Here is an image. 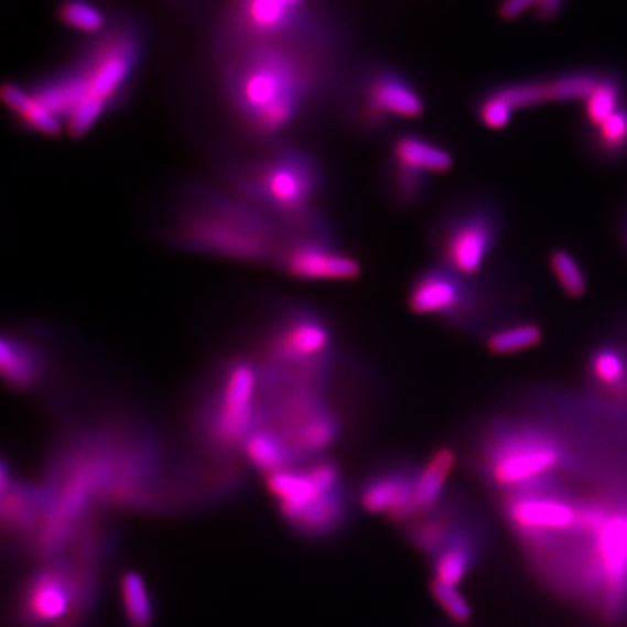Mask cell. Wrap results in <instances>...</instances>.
I'll return each instance as SVG.
<instances>
[{"label": "cell", "mask_w": 627, "mask_h": 627, "mask_svg": "<svg viewBox=\"0 0 627 627\" xmlns=\"http://www.w3.org/2000/svg\"><path fill=\"white\" fill-rule=\"evenodd\" d=\"M77 607V582L67 556L44 561L18 593V624L23 627H65Z\"/></svg>", "instance_id": "9"}, {"label": "cell", "mask_w": 627, "mask_h": 627, "mask_svg": "<svg viewBox=\"0 0 627 627\" xmlns=\"http://www.w3.org/2000/svg\"><path fill=\"white\" fill-rule=\"evenodd\" d=\"M502 511L507 525L528 544H548L581 532L582 502L554 488L504 494Z\"/></svg>", "instance_id": "8"}, {"label": "cell", "mask_w": 627, "mask_h": 627, "mask_svg": "<svg viewBox=\"0 0 627 627\" xmlns=\"http://www.w3.org/2000/svg\"><path fill=\"white\" fill-rule=\"evenodd\" d=\"M58 18L63 25L84 34H98L105 26V14L88 0H63L58 6Z\"/></svg>", "instance_id": "36"}, {"label": "cell", "mask_w": 627, "mask_h": 627, "mask_svg": "<svg viewBox=\"0 0 627 627\" xmlns=\"http://www.w3.org/2000/svg\"><path fill=\"white\" fill-rule=\"evenodd\" d=\"M391 161L424 175L446 173L453 166L448 150L420 134H401L392 143Z\"/></svg>", "instance_id": "21"}, {"label": "cell", "mask_w": 627, "mask_h": 627, "mask_svg": "<svg viewBox=\"0 0 627 627\" xmlns=\"http://www.w3.org/2000/svg\"><path fill=\"white\" fill-rule=\"evenodd\" d=\"M274 263L302 281H349L361 274L358 260L335 245L320 213L283 221V241Z\"/></svg>", "instance_id": "6"}, {"label": "cell", "mask_w": 627, "mask_h": 627, "mask_svg": "<svg viewBox=\"0 0 627 627\" xmlns=\"http://www.w3.org/2000/svg\"><path fill=\"white\" fill-rule=\"evenodd\" d=\"M483 473L495 488L515 494L545 486L570 462L565 446L551 432L516 424L494 432L483 448Z\"/></svg>", "instance_id": "5"}, {"label": "cell", "mask_w": 627, "mask_h": 627, "mask_svg": "<svg viewBox=\"0 0 627 627\" xmlns=\"http://www.w3.org/2000/svg\"><path fill=\"white\" fill-rule=\"evenodd\" d=\"M50 354L35 335L26 332H6L2 335L0 371L13 391H37L50 374Z\"/></svg>", "instance_id": "17"}, {"label": "cell", "mask_w": 627, "mask_h": 627, "mask_svg": "<svg viewBox=\"0 0 627 627\" xmlns=\"http://www.w3.org/2000/svg\"><path fill=\"white\" fill-rule=\"evenodd\" d=\"M337 361L335 337L320 312L287 309L270 326L258 365L274 370H312Z\"/></svg>", "instance_id": "7"}, {"label": "cell", "mask_w": 627, "mask_h": 627, "mask_svg": "<svg viewBox=\"0 0 627 627\" xmlns=\"http://www.w3.org/2000/svg\"><path fill=\"white\" fill-rule=\"evenodd\" d=\"M309 84L299 63L281 54H262L230 79V98L251 133L275 138L302 112Z\"/></svg>", "instance_id": "4"}, {"label": "cell", "mask_w": 627, "mask_h": 627, "mask_svg": "<svg viewBox=\"0 0 627 627\" xmlns=\"http://www.w3.org/2000/svg\"><path fill=\"white\" fill-rule=\"evenodd\" d=\"M590 374L603 389L623 391L627 383L626 358L614 347H599L591 356Z\"/></svg>", "instance_id": "31"}, {"label": "cell", "mask_w": 627, "mask_h": 627, "mask_svg": "<svg viewBox=\"0 0 627 627\" xmlns=\"http://www.w3.org/2000/svg\"><path fill=\"white\" fill-rule=\"evenodd\" d=\"M473 299L474 290L466 278L441 266L419 274L408 293V305L420 316L458 317Z\"/></svg>", "instance_id": "15"}, {"label": "cell", "mask_w": 627, "mask_h": 627, "mask_svg": "<svg viewBox=\"0 0 627 627\" xmlns=\"http://www.w3.org/2000/svg\"><path fill=\"white\" fill-rule=\"evenodd\" d=\"M349 518V488L345 485L312 500L302 511L288 518L287 523L304 539L328 540L347 527Z\"/></svg>", "instance_id": "18"}, {"label": "cell", "mask_w": 627, "mask_h": 627, "mask_svg": "<svg viewBox=\"0 0 627 627\" xmlns=\"http://www.w3.org/2000/svg\"><path fill=\"white\" fill-rule=\"evenodd\" d=\"M500 236V218L488 206L452 213L437 236L443 267L462 278L478 274Z\"/></svg>", "instance_id": "10"}, {"label": "cell", "mask_w": 627, "mask_h": 627, "mask_svg": "<svg viewBox=\"0 0 627 627\" xmlns=\"http://www.w3.org/2000/svg\"><path fill=\"white\" fill-rule=\"evenodd\" d=\"M542 340V329L533 323L511 324L507 328L491 333L486 347L494 354L506 356V354L521 353V350L532 349Z\"/></svg>", "instance_id": "32"}, {"label": "cell", "mask_w": 627, "mask_h": 627, "mask_svg": "<svg viewBox=\"0 0 627 627\" xmlns=\"http://www.w3.org/2000/svg\"><path fill=\"white\" fill-rule=\"evenodd\" d=\"M425 110L424 96L403 72L380 68L371 72L363 84V126L378 128L391 119H417Z\"/></svg>", "instance_id": "13"}, {"label": "cell", "mask_w": 627, "mask_h": 627, "mask_svg": "<svg viewBox=\"0 0 627 627\" xmlns=\"http://www.w3.org/2000/svg\"><path fill=\"white\" fill-rule=\"evenodd\" d=\"M260 368L257 359L234 356L209 375L192 412V432L216 462H236L260 425Z\"/></svg>", "instance_id": "2"}, {"label": "cell", "mask_w": 627, "mask_h": 627, "mask_svg": "<svg viewBox=\"0 0 627 627\" xmlns=\"http://www.w3.org/2000/svg\"><path fill=\"white\" fill-rule=\"evenodd\" d=\"M488 93L512 113L549 104L545 79L515 80L495 86Z\"/></svg>", "instance_id": "30"}, {"label": "cell", "mask_w": 627, "mask_h": 627, "mask_svg": "<svg viewBox=\"0 0 627 627\" xmlns=\"http://www.w3.org/2000/svg\"><path fill=\"white\" fill-rule=\"evenodd\" d=\"M387 171H389V176H387L389 192L399 206H413L425 196L429 187V175L399 166L392 161Z\"/></svg>", "instance_id": "33"}, {"label": "cell", "mask_w": 627, "mask_h": 627, "mask_svg": "<svg viewBox=\"0 0 627 627\" xmlns=\"http://www.w3.org/2000/svg\"><path fill=\"white\" fill-rule=\"evenodd\" d=\"M44 515V494L39 483L21 482L14 476L8 461L0 471V516L6 536L25 544L37 533Z\"/></svg>", "instance_id": "16"}, {"label": "cell", "mask_w": 627, "mask_h": 627, "mask_svg": "<svg viewBox=\"0 0 627 627\" xmlns=\"http://www.w3.org/2000/svg\"><path fill=\"white\" fill-rule=\"evenodd\" d=\"M603 72L598 68H575L545 77L549 104H569V101H586L587 96L596 88Z\"/></svg>", "instance_id": "26"}, {"label": "cell", "mask_w": 627, "mask_h": 627, "mask_svg": "<svg viewBox=\"0 0 627 627\" xmlns=\"http://www.w3.org/2000/svg\"><path fill=\"white\" fill-rule=\"evenodd\" d=\"M591 572L599 584L602 614L619 620L627 610V509L612 507L593 536Z\"/></svg>", "instance_id": "11"}, {"label": "cell", "mask_w": 627, "mask_h": 627, "mask_svg": "<svg viewBox=\"0 0 627 627\" xmlns=\"http://www.w3.org/2000/svg\"><path fill=\"white\" fill-rule=\"evenodd\" d=\"M549 266L553 270L554 278L561 290L572 299H579L587 290V279L582 270L581 263L574 255L565 250H554L549 257Z\"/></svg>", "instance_id": "35"}, {"label": "cell", "mask_w": 627, "mask_h": 627, "mask_svg": "<svg viewBox=\"0 0 627 627\" xmlns=\"http://www.w3.org/2000/svg\"><path fill=\"white\" fill-rule=\"evenodd\" d=\"M591 147L607 161L627 158V104L608 117L607 121L590 131Z\"/></svg>", "instance_id": "29"}, {"label": "cell", "mask_w": 627, "mask_h": 627, "mask_svg": "<svg viewBox=\"0 0 627 627\" xmlns=\"http://www.w3.org/2000/svg\"><path fill=\"white\" fill-rule=\"evenodd\" d=\"M624 239H626V245H627V224H626V230H624Z\"/></svg>", "instance_id": "38"}, {"label": "cell", "mask_w": 627, "mask_h": 627, "mask_svg": "<svg viewBox=\"0 0 627 627\" xmlns=\"http://www.w3.org/2000/svg\"><path fill=\"white\" fill-rule=\"evenodd\" d=\"M462 523L464 521L461 520L455 506L445 504V506L437 507L436 511L420 516L404 527H407L408 540L419 549L420 553L432 558L452 539L453 533L457 532Z\"/></svg>", "instance_id": "20"}, {"label": "cell", "mask_w": 627, "mask_h": 627, "mask_svg": "<svg viewBox=\"0 0 627 627\" xmlns=\"http://www.w3.org/2000/svg\"><path fill=\"white\" fill-rule=\"evenodd\" d=\"M483 551H485V536L467 521L462 523L452 539L432 556L434 579L457 587L482 560Z\"/></svg>", "instance_id": "19"}, {"label": "cell", "mask_w": 627, "mask_h": 627, "mask_svg": "<svg viewBox=\"0 0 627 627\" xmlns=\"http://www.w3.org/2000/svg\"><path fill=\"white\" fill-rule=\"evenodd\" d=\"M455 461H457L455 452L448 446H443L432 453L431 458L420 467L417 479L415 520L420 516L436 511L441 506Z\"/></svg>", "instance_id": "22"}, {"label": "cell", "mask_w": 627, "mask_h": 627, "mask_svg": "<svg viewBox=\"0 0 627 627\" xmlns=\"http://www.w3.org/2000/svg\"><path fill=\"white\" fill-rule=\"evenodd\" d=\"M122 614L129 627H152L155 608L149 587L138 572H126L119 582Z\"/></svg>", "instance_id": "28"}, {"label": "cell", "mask_w": 627, "mask_h": 627, "mask_svg": "<svg viewBox=\"0 0 627 627\" xmlns=\"http://www.w3.org/2000/svg\"><path fill=\"white\" fill-rule=\"evenodd\" d=\"M569 0H499L497 13L504 21L521 20L525 17L536 18L548 23L558 20L565 11Z\"/></svg>", "instance_id": "34"}, {"label": "cell", "mask_w": 627, "mask_h": 627, "mask_svg": "<svg viewBox=\"0 0 627 627\" xmlns=\"http://www.w3.org/2000/svg\"><path fill=\"white\" fill-rule=\"evenodd\" d=\"M242 453L258 473L266 474V478L279 471L296 467L284 441L269 428H258L246 441Z\"/></svg>", "instance_id": "24"}, {"label": "cell", "mask_w": 627, "mask_h": 627, "mask_svg": "<svg viewBox=\"0 0 627 627\" xmlns=\"http://www.w3.org/2000/svg\"><path fill=\"white\" fill-rule=\"evenodd\" d=\"M167 237L182 250L236 262L274 263L283 224L236 194L206 185L182 192Z\"/></svg>", "instance_id": "1"}, {"label": "cell", "mask_w": 627, "mask_h": 627, "mask_svg": "<svg viewBox=\"0 0 627 627\" xmlns=\"http://www.w3.org/2000/svg\"><path fill=\"white\" fill-rule=\"evenodd\" d=\"M137 44L131 39L116 37L101 44L83 65L86 79L84 101H91L108 112L125 91L137 65Z\"/></svg>", "instance_id": "14"}, {"label": "cell", "mask_w": 627, "mask_h": 627, "mask_svg": "<svg viewBox=\"0 0 627 627\" xmlns=\"http://www.w3.org/2000/svg\"><path fill=\"white\" fill-rule=\"evenodd\" d=\"M420 467L412 462H387L371 471L359 486V504L370 515L386 516L392 523L415 520L417 479Z\"/></svg>", "instance_id": "12"}, {"label": "cell", "mask_w": 627, "mask_h": 627, "mask_svg": "<svg viewBox=\"0 0 627 627\" xmlns=\"http://www.w3.org/2000/svg\"><path fill=\"white\" fill-rule=\"evenodd\" d=\"M431 593L453 623L467 624L473 619V608H471L467 599L458 593L457 587L448 586L445 582L432 579Z\"/></svg>", "instance_id": "37"}, {"label": "cell", "mask_w": 627, "mask_h": 627, "mask_svg": "<svg viewBox=\"0 0 627 627\" xmlns=\"http://www.w3.org/2000/svg\"><path fill=\"white\" fill-rule=\"evenodd\" d=\"M624 96H626V86H624L623 77L614 71L603 72L596 88L584 101V126L590 131L598 128L626 104Z\"/></svg>", "instance_id": "25"}, {"label": "cell", "mask_w": 627, "mask_h": 627, "mask_svg": "<svg viewBox=\"0 0 627 627\" xmlns=\"http://www.w3.org/2000/svg\"><path fill=\"white\" fill-rule=\"evenodd\" d=\"M296 8L293 0H242V18L257 34H274L290 23Z\"/></svg>", "instance_id": "27"}, {"label": "cell", "mask_w": 627, "mask_h": 627, "mask_svg": "<svg viewBox=\"0 0 627 627\" xmlns=\"http://www.w3.org/2000/svg\"><path fill=\"white\" fill-rule=\"evenodd\" d=\"M2 101L14 113L18 125L25 126L29 131L44 134V137H58L65 129L58 117L47 110L35 98L34 93L21 88L18 84H4Z\"/></svg>", "instance_id": "23"}, {"label": "cell", "mask_w": 627, "mask_h": 627, "mask_svg": "<svg viewBox=\"0 0 627 627\" xmlns=\"http://www.w3.org/2000/svg\"><path fill=\"white\" fill-rule=\"evenodd\" d=\"M233 194L274 216L291 221L317 213L323 171L316 158L299 147L278 143L257 159L230 171Z\"/></svg>", "instance_id": "3"}]
</instances>
